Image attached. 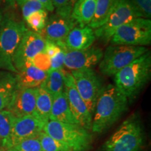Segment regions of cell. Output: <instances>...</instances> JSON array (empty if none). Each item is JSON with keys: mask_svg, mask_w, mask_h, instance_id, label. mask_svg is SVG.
<instances>
[{"mask_svg": "<svg viewBox=\"0 0 151 151\" xmlns=\"http://www.w3.org/2000/svg\"><path fill=\"white\" fill-rule=\"evenodd\" d=\"M4 151H43L39 137L29 138L20 141L10 148Z\"/></svg>", "mask_w": 151, "mask_h": 151, "instance_id": "cell-27", "label": "cell"}, {"mask_svg": "<svg viewBox=\"0 0 151 151\" xmlns=\"http://www.w3.org/2000/svg\"><path fill=\"white\" fill-rule=\"evenodd\" d=\"M37 1H39L48 12H53L55 11V7L52 4V0H37Z\"/></svg>", "mask_w": 151, "mask_h": 151, "instance_id": "cell-34", "label": "cell"}, {"mask_svg": "<svg viewBox=\"0 0 151 151\" xmlns=\"http://www.w3.org/2000/svg\"><path fill=\"white\" fill-rule=\"evenodd\" d=\"M0 151H1V150H0Z\"/></svg>", "mask_w": 151, "mask_h": 151, "instance_id": "cell-39", "label": "cell"}, {"mask_svg": "<svg viewBox=\"0 0 151 151\" xmlns=\"http://www.w3.org/2000/svg\"><path fill=\"white\" fill-rule=\"evenodd\" d=\"M77 25L71 17V10H57L48 16L46 27L41 36L47 40L64 42L68 34Z\"/></svg>", "mask_w": 151, "mask_h": 151, "instance_id": "cell-11", "label": "cell"}, {"mask_svg": "<svg viewBox=\"0 0 151 151\" xmlns=\"http://www.w3.org/2000/svg\"><path fill=\"white\" fill-rule=\"evenodd\" d=\"M48 15L46 9L36 11L24 20V23L31 29L32 31L41 35L46 27Z\"/></svg>", "mask_w": 151, "mask_h": 151, "instance_id": "cell-25", "label": "cell"}, {"mask_svg": "<svg viewBox=\"0 0 151 151\" xmlns=\"http://www.w3.org/2000/svg\"><path fill=\"white\" fill-rule=\"evenodd\" d=\"M52 101L53 96L44 88L43 84L37 88L35 116L45 124L49 121Z\"/></svg>", "mask_w": 151, "mask_h": 151, "instance_id": "cell-21", "label": "cell"}, {"mask_svg": "<svg viewBox=\"0 0 151 151\" xmlns=\"http://www.w3.org/2000/svg\"><path fill=\"white\" fill-rule=\"evenodd\" d=\"M144 132L141 118L132 114L120 124L103 146L102 151H142Z\"/></svg>", "mask_w": 151, "mask_h": 151, "instance_id": "cell-4", "label": "cell"}, {"mask_svg": "<svg viewBox=\"0 0 151 151\" xmlns=\"http://www.w3.org/2000/svg\"><path fill=\"white\" fill-rule=\"evenodd\" d=\"M2 6L6 9H14L16 7L15 0H0Z\"/></svg>", "mask_w": 151, "mask_h": 151, "instance_id": "cell-35", "label": "cell"}, {"mask_svg": "<svg viewBox=\"0 0 151 151\" xmlns=\"http://www.w3.org/2000/svg\"><path fill=\"white\" fill-rule=\"evenodd\" d=\"M46 39L39 34L28 29L24 34L15 51L13 63L18 71L36 55L44 51Z\"/></svg>", "mask_w": 151, "mask_h": 151, "instance_id": "cell-12", "label": "cell"}, {"mask_svg": "<svg viewBox=\"0 0 151 151\" xmlns=\"http://www.w3.org/2000/svg\"><path fill=\"white\" fill-rule=\"evenodd\" d=\"M0 6H2V4L1 3V1H0Z\"/></svg>", "mask_w": 151, "mask_h": 151, "instance_id": "cell-37", "label": "cell"}, {"mask_svg": "<svg viewBox=\"0 0 151 151\" xmlns=\"http://www.w3.org/2000/svg\"><path fill=\"white\" fill-rule=\"evenodd\" d=\"M111 45L145 46L151 42L150 19L137 18L116 30L111 39Z\"/></svg>", "mask_w": 151, "mask_h": 151, "instance_id": "cell-7", "label": "cell"}, {"mask_svg": "<svg viewBox=\"0 0 151 151\" xmlns=\"http://www.w3.org/2000/svg\"><path fill=\"white\" fill-rule=\"evenodd\" d=\"M48 73L28 62L15 73L17 88H37L45 82Z\"/></svg>", "mask_w": 151, "mask_h": 151, "instance_id": "cell-17", "label": "cell"}, {"mask_svg": "<svg viewBox=\"0 0 151 151\" xmlns=\"http://www.w3.org/2000/svg\"><path fill=\"white\" fill-rule=\"evenodd\" d=\"M129 101L114 85L103 87L92 115L91 130L103 133L111 128L128 110Z\"/></svg>", "mask_w": 151, "mask_h": 151, "instance_id": "cell-1", "label": "cell"}, {"mask_svg": "<svg viewBox=\"0 0 151 151\" xmlns=\"http://www.w3.org/2000/svg\"><path fill=\"white\" fill-rule=\"evenodd\" d=\"M64 79L66 97L77 124L89 131L92 127V115L77 91L71 72L65 71Z\"/></svg>", "mask_w": 151, "mask_h": 151, "instance_id": "cell-10", "label": "cell"}, {"mask_svg": "<svg viewBox=\"0 0 151 151\" xmlns=\"http://www.w3.org/2000/svg\"><path fill=\"white\" fill-rule=\"evenodd\" d=\"M44 125L45 124L36 116L16 118L4 150L11 148L24 139L39 137Z\"/></svg>", "mask_w": 151, "mask_h": 151, "instance_id": "cell-13", "label": "cell"}, {"mask_svg": "<svg viewBox=\"0 0 151 151\" xmlns=\"http://www.w3.org/2000/svg\"><path fill=\"white\" fill-rule=\"evenodd\" d=\"M150 75L151 55L148 50L114 76V86L131 103L148 83Z\"/></svg>", "mask_w": 151, "mask_h": 151, "instance_id": "cell-2", "label": "cell"}, {"mask_svg": "<svg viewBox=\"0 0 151 151\" xmlns=\"http://www.w3.org/2000/svg\"><path fill=\"white\" fill-rule=\"evenodd\" d=\"M137 18H141L132 0H118L107 21L94 29L96 38L107 43L119 27Z\"/></svg>", "mask_w": 151, "mask_h": 151, "instance_id": "cell-8", "label": "cell"}, {"mask_svg": "<svg viewBox=\"0 0 151 151\" xmlns=\"http://www.w3.org/2000/svg\"><path fill=\"white\" fill-rule=\"evenodd\" d=\"M64 66L71 71L83 69H92L99 64L104 52L100 48L90 46L81 50H69L65 48Z\"/></svg>", "mask_w": 151, "mask_h": 151, "instance_id": "cell-14", "label": "cell"}, {"mask_svg": "<svg viewBox=\"0 0 151 151\" xmlns=\"http://www.w3.org/2000/svg\"><path fill=\"white\" fill-rule=\"evenodd\" d=\"M39 139L43 151H72L67 146L55 139L43 131L39 135Z\"/></svg>", "mask_w": 151, "mask_h": 151, "instance_id": "cell-26", "label": "cell"}, {"mask_svg": "<svg viewBox=\"0 0 151 151\" xmlns=\"http://www.w3.org/2000/svg\"><path fill=\"white\" fill-rule=\"evenodd\" d=\"M96 37L94 29L89 26H76L68 34L64 41L65 48L69 50H81L92 46Z\"/></svg>", "mask_w": 151, "mask_h": 151, "instance_id": "cell-16", "label": "cell"}, {"mask_svg": "<svg viewBox=\"0 0 151 151\" xmlns=\"http://www.w3.org/2000/svg\"><path fill=\"white\" fill-rule=\"evenodd\" d=\"M49 120H53L62 123L77 124L71 111L65 92L53 97Z\"/></svg>", "mask_w": 151, "mask_h": 151, "instance_id": "cell-18", "label": "cell"}, {"mask_svg": "<svg viewBox=\"0 0 151 151\" xmlns=\"http://www.w3.org/2000/svg\"><path fill=\"white\" fill-rule=\"evenodd\" d=\"M64 73L65 70L63 69L49 71L46 81L43 83L44 88L53 97L65 92Z\"/></svg>", "mask_w": 151, "mask_h": 151, "instance_id": "cell-23", "label": "cell"}, {"mask_svg": "<svg viewBox=\"0 0 151 151\" xmlns=\"http://www.w3.org/2000/svg\"><path fill=\"white\" fill-rule=\"evenodd\" d=\"M145 46L111 45L104 52L99 64L100 72L107 76H115L119 71L129 65L148 51Z\"/></svg>", "mask_w": 151, "mask_h": 151, "instance_id": "cell-6", "label": "cell"}, {"mask_svg": "<svg viewBox=\"0 0 151 151\" xmlns=\"http://www.w3.org/2000/svg\"><path fill=\"white\" fill-rule=\"evenodd\" d=\"M37 88H17L11 103L6 110L15 118L35 116Z\"/></svg>", "mask_w": 151, "mask_h": 151, "instance_id": "cell-15", "label": "cell"}, {"mask_svg": "<svg viewBox=\"0 0 151 151\" xmlns=\"http://www.w3.org/2000/svg\"><path fill=\"white\" fill-rule=\"evenodd\" d=\"M77 0H52L55 9L72 11L73 5Z\"/></svg>", "mask_w": 151, "mask_h": 151, "instance_id": "cell-32", "label": "cell"}, {"mask_svg": "<svg viewBox=\"0 0 151 151\" xmlns=\"http://www.w3.org/2000/svg\"></svg>", "mask_w": 151, "mask_h": 151, "instance_id": "cell-38", "label": "cell"}, {"mask_svg": "<svg viewBox=\"0 0 151 151\" xmlns=\"http://www.w3.org/2000/svg\"><path fill=\"white\" fill-rule=\"evenodd\" d=\"M32 65L40 70L48 73L50 70V58L44 51L39 52L30 60Z\"/></svg>", "mask_w": 151, "mask_h": 151, "instance_id": "cell-29", "label": "cell"}, {"mask_svg": "<svg viewBox=\"0 0 151 151\" xmlns=\"http://www.w3.org/2000/svg\"><path fill=\"white\" fill-rule=\"evenodd\" d=\"M2 18H3V14L1 12V11H0V25H1V21H2Z\"/></svg>", "mask_w": 151, "mask_h": 151, "instance_id": "cell-36", "label": "cell"}, {"mask_svg": "<svg viewBox=\"0 0 151 151\" xmlns=\"http://www.w3.org/2000/svg\"><path fill=\"white\" fill-rule=\"evenodd\" d=\"M21 10L23 20L36 11L45 9L44 7L37 0H15Z\"/></svg>", "mask_w": 151, "mask_h": 151, "instance_id": "cell-28", "label": "cell"}, {"mask_svg": "<svg viewBox=\"0 0 151 151\" xmlns=\"http://www.w3.org/2000/svg\"><path fill=\"white\" fill-rule=\"evenodd\" d=\"M60 49V47L56 43L46 39V45H45L44 52L50 58H52V56L55 55L57 52L59 51Z\"/></svg>", "mask_w": 151, "mask_h": 151, "instance_id": "cell-33", "label": "cell"}, {"mask_svg": "<svg viewBox=\"0 0 151 151\" xmlns=\"http://www.w3.org/2000/svg\"><path fill=\"white\" fill-rule=\"evenodd\" d=\"M17 89L16 76L10 71H0V111L7 109Z\"/></svg>", "mask_w": 151, "mask_h": 151, "instance_id": "cell-20", "label": "cell"}, {"mask_svg": "<svg viewBox=\"0 0 151 151\" xmlns=\"http://www.w3.org/2000/svg\"><path fill=\"white\" fill-rule=\"evenodd\" d=\"M15 118L8 110L0 111V146L4 149L10 137Z\"/></svg>", "mask_w": 151, "mask_h": 151, "instance_id": "cell-24", "label": "cell"}, {"mask_svg": "<svg viewBox=\"0 0 151 151\" xmlns=\"http://www.w3.org/2000/svg\"><path fill=\"white\" fill-rule=\"evenodd\" d=\"M57 44L60 47V50L57 53L50 58L51 67L50 70H57V69H63L64 62L65 57V46L64 42H57Z\"/></svg>", "mask_w": 151, "mask_h": 151, "instance_id": "cell-30", "label": "cell"}, {"mask_svg": "<svg viewBox=\"0 0 151 151\" xmlns=\"http://www.w3.org/2000/svg\"><path fill=\"white\" fill-rule=\"evenodd\" d=\"M97 0H77L71 11V17L79 27L88 26L93 18Z\"/></svg>", "mask_w": 151, "mask_h": 151, "instance_id": "cell-19", "label": "cell"}, {"mask_svg": "<svg viewBox=\"0 0 151 151\" xmlns=\"http://www.w3.org/2000/svg\"><path fill=\"white\" fill-rule=\"evenodd\" d=\"M118 0H97L93 18L89 26L96 29L105 24L112 12Z\"/></svg>", "mask_w": 151, "mask_h": 151, "instance_id": "cell-22", "label": "cell"}, {"mask_svg": "<svg viewBox=\"0 0 151 151\" xmlns=\"http://www.w3.org/2000/svg\"><path fill=\"white\" fill-rule=\"evenodd\" d=\"M27 30L24 22L14 14H3L0 25V69L17 73L13 58L17 47Z\"/></svg>", "mask_w": 151, "mask_h": 151, "instance_id": "cell-3", "label": "cell"}, {"mask_svg": "<svg viewBox=\"0 0 151 151\" xmlns=\"http://www.w3.org/2000/svg\"><path fill=\"white\" fill-rule=\"evenodd\" d=\"M75 86L88 110L93 115L96 102L102 90V81L92 69H83L71 71Z\"/></svg>", "mask_w": 151, "mask_h": 151, "instance_id": "cell-9", "label": "cell"}, {"mask_svg": "<svg viewBox=\"0 0 151 151\" xmlns=\"http://www.w3.org/2000/svg\"><path fill=\"white\" fill-rule=\"evenodd\" d=\"M141 18L150 19L151 0H132Z\"/></svg>", "mask_w": 151, "mask_h": 151, "instance_id": "cell-31", "label": "cell"}, {"mask_svg": "<svg viewBox=\"0 0 151 151\" xmlns=\"http://www.w3.org/2000/svg\"><path fill=\"white\" fill-rule=\"evenodd\" d=\"M50 137L69 147L72 151H88L92 137L88 130L76 124L49 120L43 129Z\"/></svg>", "mask_w": 151, "mask_h": 151, "instance_id": "cell-5", "label": "cell"}]
</instances>
